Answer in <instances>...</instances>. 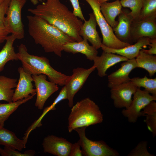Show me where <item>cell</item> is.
Wrapping results in <instances>:
<instances>
[{"label": "cell", "mask_w": 156, "mask_h": 156, "mask_svg": "<svg viewBox=\"0 0 156 156\" xmlns=\"http://www.w3.org/2000/svg\"><path fill=\"white\" fill-rule=\"evenodd\" d=\"M28 11L42 18L74 39L76 41L82 40L79 34L83 23L73 12L61 2L60 0H47Z\"/></svg>", "instance_id": "cell-1"}, {"label": "cell", "mask_w": 156, "mask_h": 156, "mask_svg": "<svg viewBox=\"0 0 156 156\" xmlns=\"http://www.w3.org/2000/svg\"><path fill=\"white\" fill-rule=\"evenodd\" d=\"M28 31L37 44L40 45L46 53H53L61 57L63 45L76 41L61 30L35 15L27 16Z\"/></svg>", "instance_id": "cell-2"}, {"label": "cell", "mask_w": 156, "mask_h": 156, "mask_svg": "<svg viewBox=\"0 0 156 156\" xmlns=\"http://www.w3.org/2000/svg\"><path fill=\"white\" fill-rule=\"evenodd\" d=\"M17 54L24 70L31 75L44 74L49 81L60 86L65 85L69 76L53 68L46 57L30 54L23 44L18 46Z\"/></svg>", "instance_id": "cell-3"}, {"label": "cell", "mask_w": 156, "mask_h": 156, "mask_svg": "<svg viewBox=\"0 0 156 156\" xmlns=\"http://www.w3.org/2000/svg\"><path fill=\"white\" fill-rule=\"evenodd\" d=\"M68 118V130L72 132L75 129L100 123L103 115L98 106L89 98L77 102L71 107Z\"/></svg>", "instance_id": "cell-4"}, {"label": "cell", "mask_w": 156, "mask_h": 156, "mask_svg": "<svg viewBox=\"0 0 156 156\" xmlns=\"http://www.w3.org/2000/svg\"><path fill=\"white\" fill-rule=\"evenodd\" d=\"M90 5L95 15L102 34V44L109 48L119 49L131 45L123 42L115 35L112 28L107 23L100 10V4L97 0H85Z\"/></svg>", "instance_id": "cell-5"}, {"label": "cell", "mask_w": 156, "mask_h": 156, "mask_svg": "<svg viewBox=\"0 0 156 156\" xmlns=\"http://www.w3.org/2000/svg\"><path fill=\"white\" fill-rule=\"evenodd\" d=\"M86 127H83L75 129L79 137L78 142L82 148L83 155L85 156H117L118 153L104 141H92L86 135Z\"/></svg>", "instance_id": "cell-6"}, {"label": "cell", "mask_w": 156, "mask_h": 156, "mask_svg": "<svg viewBox=\"0 0 156 156\" xmlns=\"http://www.w3.org/2000/svg\"><path fill=\"white\" fill-rule=\"evenodd\" d=\"M27 0H10L6 13L5 23L10 33L14 34L16 39L25 36L24 27L21 16L22 9Z\"/></svg>", "instance_id": "cell-7"}, {"label": "cell", "mask_w": 156, "mask_h": 156, "mask_svg": "<svg viewBox=\"0 0 156 156\" xmlns=\"http://www.w3.org/2000/svg\"><path fill=\"white\" fill-rule=\"evenodd\" d=\"M156 100V97L147 91L137 88L133 95V99L129 106L122 112V115L127 118L131 123L135 122L138 118L142 116L141 111L148 103Z\"/></svg>", "instance_id": "cell-8"}, {"label": "cell", "mask_w": 156, "mask_h": 156, "mask_svg": "<svg viewBox=\"0 0 156 156\" xmlns=\"http://www.w3.org/2000/svg\"><path fill=\"white\" fill-rule=\"evenodd\" d=\"M95 69L93 66L88 69L78 67L73 69L72 74L69 76L64 85L69 107H71L73 106L75 95L82 88L90 75Z\"/></svg>", "instance_id": "cell-9"}, {"label": "cell", "mask_w": 156, "mask_h": 156, "mask_svg": "<svg viewBox=\"0 0 156 156\" xmlns=\"http://www.w3.org/2000/svg\"><path fill=\"white\" fill-rule=\"evenodd\" d=\"M32 77L37 95L35 105L38 109L41 110L47 99L58 90L59 87L54 83L47 81V76L44 74L32 75Z\"/></svg>", "instance_id": "cell-10"}, {"label": "cell", "mask_w": 156, "mask_h": 156, "mask_svg": "<svg viewBox=\"0 0 156 156\" xmlns=\"http://www.w3.org/2000/svg\"><path fill=\"white\" fill-rule=\"evenodd\" d=\"M130 34L132 43L136 42L139 38L144 37L156 38V16L133 20Z\"/></svg>", "instance_id": "cell-11"}, {"label": "cell", "mask_w": 156, "mask_h": 156, "mask_svg": "<svg viewBox=\"0 0 156 156\" xmlns=\"http://www.w3.org/2000/svg\"><path fill=\"white\" fill-rule=\"evenodd\" d=\"M137 88L131 81L110 88V97L114 106L117 108H127L131 102L132 97Z\"/></svg>", "instance_id": "cell-12"}, {"label": "cell", "mask_w": 156, "mask_h": 156, "mask_svg": "<svg viewBox=\"0 0 156 156\" xmlns=\"http://www.w3.org/2000/svg\"><path fill=\"white\" fill-rule=\"evenodd\" d=\"M72 145L66 139L53 135L45 137L42 143L44 152L57 156H69Z\"/></svg>", "instance_id": "cell-13"}, {"label": "cell", "mask_w": 156, "mask_h": 156, "mask_svg": "<svg viewBox=\"0 0 156 156\" xmlns=\"http://www.w3.org/2000/svg\"><path fill=\"white\" fill-rule=\"evenodd\" d=\"M19 79L12 98V102L28 97L30 95L36 94L35 89L32 83L33 79L32 75L26 72L22 67L18 69Z\"/></svg>", "instance_id": "cell-14"}, {"label": "cell", "mask_w": 156, "mask_h": 156, "mask_svg": "<svg viewBox=\"0 0 156 156\" xmlns=\"http://www.w3.org/2000/svg\"><path fill=\"white\" fill-rule=\"evenodd\" d=\"M137 68L135 58L123 62L116 70L108 75V87L111 88L116 86L130 81L131 72Z\"/></svg>", "instance_id": "cell-15"}, {"label": "cell", "mask_w": 156, "mask_h": 156, "mask_svg": "<svg viewBox=\"0 0 156 156\" xmlns=\"http://www.w3.org/2000/svg\"><path fill=\"white\" fill-rule=\"evenodd\" d=\"M128 59L119 55L103 51L100 56H97L94 60V66L97 70V75L103 77L107 76V70L110 67Z\"/></svg>", "instance_id": "cell-16"}, {"label": "cell", "mask_w": 156, "mask_h": 156, "mask_svg": "<svg viewBox=\"0 0 156 156\" xmlns=\"http://www.w3.org/2000/svg\"><path fill=\"white\" fill-rule=\"evenodd\" d=\"M88 20L84 21L81 27L79 34L83 39H86L96 49L101 48V39L96 29L97 22L93 12L89 14Z\"/></svg>", "instance_id": "cell-17"}, {"label": "cell", "mask_w": 156, "mask_h": 156, "mask_svg": "<svg viewBox=\"0 0 156 156\" xmlns=\"http://www.w3.org/2000/svg\"><path fill=\"white\" fill-rule=\"evenodd\" d=\"M127 10L122 9L118 16L117 26L112 28L117 38L124 42L132 44L130 37V29L133 18Z\"/></svg>", "instance_id": "cell-18"}, {"label": "cell", "mask_w": 156, "mask_h": 156, "mask_svg": "<svg viewBox=\"0 0 156 156\" xmlns=\"http://www.w3.org/2000/svg\"><path fill=\"white\" fill-rule=\"evenodd\" d=\"M150 38L144 37L139 38L134 44H131L119 49L108 47L102 44L101 48L103 51L116 54L123 56L128 59L135 58L143 48L146 47L150 43Z\"/></svg>", "instance_id": "cell-19"}, {"label": "cell", "mask_w": 156, "mask_h": 156, "mask_svg": "<svg viewBox=\"0 0 156 156\" xmlns=\"http://www.w3.org/2000/svg\"><path fill=\"white\" fill-rule=\"evenodd\" d=\"M63 51L73 54L81 53L90 61H93L98 53L97 50L90 45L88 41L84 39L79 42H68L63 45Z\"/></svg>", "instance_id": "cell-20"}, {"label": "cell", "mask_w": 156, "mask_h": 156, "mask_svg": "<svg viewBox=\"0 0 156 156\" xmlns=\"http://www.w3.org/2000/svg\"><path fill=\"white\" fill-rule=\"evenodd\" d=\"M122 6L120 0L112 2H105L100 4V10L108 24L112 28L115 27L118 21L115 20L122 10Z\"/></svg>", "instance_id": "cell-21"}, {"label": "cell", "mask_w": 156, "mask_h": 156, "mask_svg": "<svg viewBox=\"0 0 156 156\" xmlns=\"http://www.w3.org/2000/svg\"><path fill=\"white\" fill-rule=\"evenodd\" d=\"M16 39L15 36L12 34L8 36L6 39V42L0 51V72L3 70L5 65L8 62L19 60L13 46Z\"/></svg>", "instance_id": "cell-22"}, {"label": "cell", "mask_w": 156, "mask_h": 156, "mask_svg": "<svg viewBox=\"0 0 156 156\" xmlns=\"http://www.w3.org/2000/svg\"><path fill=\"white\" fill-rule=\"evenodd\" d=\"M26 145L23 140L17 138L14 132L0 126V145L21 151Z\"/></svg>", "instance_id": "cell-23"}, {"label": "cell", "mask_w": 156, "mask_h": 156, "mask_svg": "<svg viewBox=\"0 0 156 156\" xmlns=\"http://www.w3.org/2000/svg\"><path fill=\"white\" fill-rule=\"evenodd\" d=\"M16 79L0 76V101H4L8 103L12 102L14 90L17 85Z\"/></svg>", "instance_id": "cell-24"}, {"label": "cell", "mask_w": 156, "mask_h": 156, "mask_svg": "<svg viewBox=\"0 0 156 156\" xmlns=\"http://www.w3.org/2000/svg\"><path fill=\"white\" fill-rule=\"evenodd\" d=\"M135 59L137 68L145 70L151 77L155 75L156 72L155 55L146 53L141 49Z\"/></svg>", "instance_id": "cell-25"}, {"label": "cell", "mask_w": 156, "mask_h": 156, "mask_svg": "<svg viewBox=\"0 0 156 156\" xmlns=\"http://www.w3.org/2000/svg\"><path fill=\"white\" fill-rule=\"evenodd\" d=\"M35 95H31L27 97L15 102L6 103H0V126L4 127L5 122L10 116L22 104L32 99Z\"/></svg>", "instance_id": "cell-26"}, {"label": "cell", "mask_w": 156, "mask_h": 156, "mask_svg": "<svg viewBox=\"0 0 156 156\" xmlns=\"http://www.w3.org/2000/svg\"><path fill=\"white\" fill-rule=\"evenodd\" d=\"M67 96L65 86L63 87L60 90L58 96L54 100L53 103L49 106L45 108L42 114L39 118L30 126L26 131L24 136L26 138H28L30 132L37 127L41 126V120L44 116L50 111L55 109V105L60 101L64 99H67Z\"/></svg>", "instance_id": "cell-27"}, {"label": "cell", "mask_w": 156, "mask_h": 156, "mask_svg": "<svg viewBox=\"0 0 156 156\" xmlns=\"http://www.w3.org/2000/svg\"><path fill=\"white\" fill-rule=\"evenodd\" d=\"M142 116H145L144 121L148 129L155 137L156 135V103L153 101L147 105L141 111Z\"/></svg>", "instance_id": "cell-28"}, {"label": "cell", "mask_w": 156, "mask_h": 156, "mask_svg": "<svg viewBox=\"0 0 156 156\" xmlns=\"http://www.w3.org/2000/svg\"><path fill=\"white\" fill-rule=\"evenodd\" d=\"M131 82L137 88L142 87L144 90L156 97V78H150L146 75L144 77H134L130 79Z\"/></svg>", "instance_id": "cell-29"}, {"label": "cell", "mask_w": 156, "mask_h": 156, "mask_svg": "<svg viewBox=\"0 0 156 156\" xmlns=\"http://www.w3.org/2000/svg\"><path fill=\"white\" fill-rule=\"evenodd\" d=\"M10 0H4L0 5V45L5 40L10 33L6 27L5 18Z\"/></svg>", "instance_id": "cell-30"}, {"label": "cell", "mask_w": 156, "mask_h": 156, "mask_svg": "<svg viewBox=\"0 0 156 156\" xmlns=\"http://www.w3.org/2000/svg\"><path fill=\"white\" fill-rule=\"evenodd\" d=\"M122 6L129 8L133 20L138 19L142 7V0H120Z\"/></svg>", "instance_id": "cell-31"}, {"label": "cell", "mask_w": 156, "mask_h": 156, "mask_svg": "<svg viewBox=\"0 0 156 156\" xmlns=\"http://www.w3.org/2000/svg\"><path fill=\"white\" fill-rule=\"evenodd\" d=\"M154 16H156V0H142V7L138 20Z\"/></svg>", "instance_id": "cell-32"}, {"label": "cell", "mask_w": 156, "mask_h": 156, "mask_svg": "<svg viewBox=\"0 0 156 156\" xmlns=\"http://www.w3.org/2000/svg\"><path fill=\"white\" fill-rule=\"evenodd\" d=\"M16 150L6 146H4L3 149L0 147V154L2 156H33L36 153L33 150H27L23 153Z\"/></svg>", "instance_id": "cell-33"}, {"label": "cell", "mask_w": 156, "mask_h": 156, "mask_svg": "<svg viewBox=\"0 0 156 156\" xmlns=\"http://www.w3.org/2000/svg\"><path fill=\"white\" fill-rule=\"evenodd\" d=\"M147 143L146 141L140 142L128 155L129 156H153L148 151L147 148Z\"/></svg>", "instance_id": "cell-34"}, {"label": "cell", "mask_w": 156, "mask_h": 156, "mask_svg": "<svg viewBox=\"0 0 156 156\" xmlns=\"http://www.w3.org/2000/svg\"><path fill=\"white\" fill-rule=\"evenodd\" d=\"M73 8V13L77 17L82 21H85L78 0H70Z\"/></svg>", "instance_id": "cell-35"}, {"label": "cell", "mask_w": 156, "mask_h": 156, "mask_svg": "<svg viewBox=\"0 0 156 156\" xmlns=\"http://www.w3.org/2000/svg\"><path fill=\"white\" fill-rule=\"evenodd\" d=\"M80 146L78 141L72 144L69 156H81L83 155L82 151L80 149Z\"/></svg>", "instance_id": "cell-36"}, {"label": "cell", "mask_w": 156, "mask_h": 156, "mask_svg": "<svg viewBox=\"0 0 156 156\" xmlns=\"http://www.w3.org/2000/svg\"><path fill=\"white\" fill-rule=\"evenodd\" d=\"M150 43L148 45L149 46V49L146 50L142 49V50L146 53L152 55L156 54V38L150 39Z\"/></svg>", "instance_id": "cell-37"}, {"label": "cell", "mask_w": 156, "mask_h": 156, "mask_svg": "<svg viewBox=\"0 0 156 156\" xmlns=\"http://www.w3.org/2000/svg\"><path fill=\"white\" fill-rule=\"evenodd\" d=\"M31 2L34 5H37L39 1L42 2L44 1V0H30Z\"/></svg>", "instance_id": "cell-38"}, {"label": "cell", "mask_w": 156, "mask_h": 156, "mask_svg": "<svg viewBox=\"0 0 156 156\" xmlns=\"http://www.w3.org/2000/svg\"><path fill=\"white\" fill-rule=\"evenodd\" d=\"M98 2L100 4L105 2H106L109 0H97Z\"/></svg>", "instance_id": "cell-39"}, {"label": "cell", "mask_w": 156, "mask_h": 156, "mask_svg": "<svg viewBox=\"0 0 156 156\" xmlns=\"http://www.w3.org/2000/svg\"><path fill=\"white\" fill-rule=\"evenodd\" d=\"M4 0H0V5L1 3Z\"/></svg>", "instance_id": "cell-40"}]
</instances>
